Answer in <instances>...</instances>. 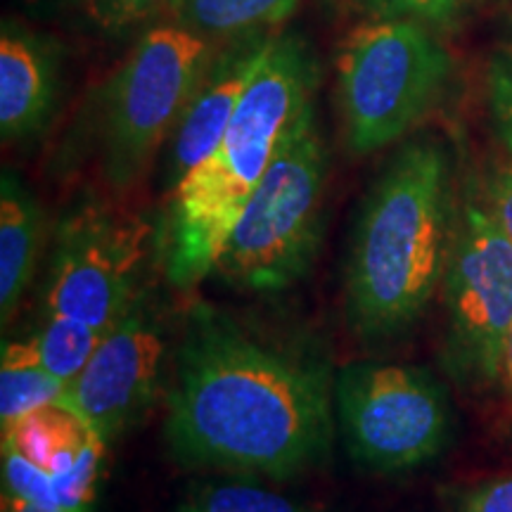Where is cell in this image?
<instances>
[{
	"instance_id": "cell-5",
	"label": "cell",
	"mask_w": 512,
	"mask_h": 512,
	"mask_svg": "<svg viewBox=\"0 0 512 512\" xmlns=\"http://www.w3.org/2000/svg\"><path fill=\"white\" fill-rule=\"evenodd\" d=\"M451 57L422 22L377 17L358 24L337 55L344 143L370 155L411 133L434 110Z\"/></svg>"
},
{
	"instance_id": "cell-26",
	"label": "cell",
	"mask_w": 512,
	"mask_h": 512,
	"mask_svg": "<svg viewBox=\"0 0 512 512\" xmlns=\"http://www.w3.org/2000/svg\"><path fill=\"white\" fill-rule=\"evenodd\" d=\"M496 387L505 394V399L512 401V323H510V328H508V332H505V339H503Z\"/></svg>"
},
{
	"instance_id": "cell-13",
	"label": "cell",
	"mask_w": 512,
	"mask_h": 512,
	"mask_svg": "<svg viewBox=\"0 0 512 512\" xmlns=\"http://www.w3.org/2000/svg\"><path fill=\"white\" fill-rule=\"evenodd\" d=\"M41 245V207L17 174L0 178V318L17 311L36 268Z\"/></svg>"
},
{
	"instance_id": "cell-20",
	"label": "cell",
	"mask_w": 512,
	"mask_h": 512,
	"mask_svg": "<svg viewBox=\"0 0 512 512\" xmlns=\"http://www.w3.org/2000/svg\"><path fill=\"white\" fill-rule=\"evenodd\" d=\"M489 107L498 136L512 155V46H503L491 57Z\"/></svg>"
},
{
	"instance_id": "cell-8",
	"label": "cell",
	"mask_w": 512,
	"mask_h": 512,
	"mask_svg": "<svg viewBox=\"0 0 512 512\" xmlns=\"http://www.w3.org/2000/svg\"><path fill=\"white\" fill-rule=\"evenodd\" d=\"M444 287L448 368L460 382L494 387L512 323V242L486 204L463 207Z\"/></svg>"
},
{
	"instance_id": "cell-15",
	"label": "cell",
	"mask_w": 512,
	"mask_h": 512,
	"mask_svg": "<svg viewBox=\"0 0 512 512\" xmlns=\"http://www.w3.org/2000/svg\"><path fill=\"white\" fill-rule=\"evenodd\" d=\"M302 0H166L169 22L207 38L268 31L294 15Z\"/></svg>"
},
{
	"instance_id": "cell-7",
	"label": "cell",
	"mask_w": 512,
	"mask_h": 512,
	"mask_svg": "<svg viewBox=\"0 0 512 512\" xmlns=\"http://www.w3.org/2000/svg\"><path fill=\"white\" fill-rule=\"evenodd\" d=\"M335 413L349 458L380 475L415 470L444 451L451 408L422 368L358 361L335 377Z\"/></svg>"
},
{
	"instance_id": "cell-4",
	"label": "cell",
	"mask_w": 512,
	"mask_h": 512,
	"mask_svg": "<svg viewBox=\"0 0 512 512\" xmlns=\"http://www.w3.org/2000/svg\"><path fill=\"white\" fill-rule=\"evenodd\" d=\"M328 150L313 102L285 133L240 219L216 259L214 273L254 294L297 285L316 261L323 240Z\"/></svg>"
},
{
	"instance_id": "cell-18",
	"label": "cell",
	"mask_w": 512,
	"mask_h": 512,
	"mask_svg": "<svg viewBox=\"0 0 512 512\" xmlns=\"http://www.w3.org/2000/svg\"><path fill=\"white\" fill-rule=\"evenodd\" d=\"M176 512H311L290 498L249 482H200L185 491Z\"/></svg>"
},
{
	"instance_id": "cell-6",
	"label": "cell",
	"mask_w": 512,
	"mask_h": 512,
	"mask_svg": "<svg viewBox=\"0 0 512 512\" xmlns=\"http://www.w3.org/2000/svg\"><path fill=\"white\" fill-rule=\"evenodd\" d=\"M214 53V38L164 22L147 29L112 74L102 91L100 140L114 188L124 190L143 176Z\"/></svg>"
},
{
	"instance_id": "cell-19",
	"label": "cell",
	"mask_w": 512,
	"mask_h": 512,
	"mask_svg": "<svg viewBox=\"0 0 512 512\" xmlns=\"http://www.w3.org/2000/svg\"><path fill=\"white\" fill-rule=\"evenodd\" d=\"M3 489L5 494L19 496L29 503L60 510L53 477L10 446H3Z\"/></svg>"
},
{
	"instance_id": "cell-1",
	"label": "cell",
	"mask_w": 512,
	"mask_h": 512,
	"mask_svg": "<svg viewBox=\"0 0 512 512\" xmlns=\"http://www.w3.org/2000/svg\"><path fill=\"white\" fill-rule=\"evenodd\" d=\"M174 366L164 437L178 465L287 479L328 458L335 382L311 351L195 304Z\"/></svg>"
},
{
	"instance_id": "cell-16",
	"label": "cell",
	"mask_w": 512,
	"mask_h": 512,
	"mask_svg": "<svg viewBox=\"0 0 512 512\" xmlns=\"http://www.w3.org/2000/svg\"><path fill=\"white\" fill-rule=\"evenodd\" d=\"M67 387L43 368L34 339L3 344L0 363V427L8 430L24 415L60 403Z\"/></svg>"
},
{
	"instance_id": "cell-2",
	"label": "cell",
	"mask_w": 512,
	"mask_h": 512,
	"mask_svg": "<svg viewBox=\"0 0 512 512\" xmlns=\"http://www.w3.org/2000/svg\"><path fill=\"white\" fill-rule=\"evenodd\" d=\"M453 238L446 150L411 140L384 164L358 211L344 268L351 330L384 339L411 328L444 280Z\"/></svg>"
},
{
	"instance_id": "cell-9",
	"label": "cell",
	"mask_w": 512,
	"mask_h": 512,
	"mask_svg": "<svg viewBox=\"0 0 512 512\" xmlns=\"http://www.w3.org/2000/svg\"><path fill=\"white\" fill-rule=\"evenodd\" d=\"M140 230L83 204L57 228L46 283V313L86 323L105 335L136 297Z\"/></svg>"
},
{
	"instance_id": "cell-17",
	"label": "cell",
	"mask_w": 512,
	"mask_h": 512,
	"mask_svg": "<svg viewBox=\"0 0 512 512\" xmlns=\"http://www.w3.org/2000/svg\"><path fill=\"white\" fill-rule=\"evenodd\" d=\"M31 339L43 368L69 389L98 349L102 332L79 320L46 313V320Z\"/></svg>"
},
{
	"instance_id": "cell-24",
	"label": "cell",
	"mask_w": 512,
	"mask_h": 512,
	"mask_svg": "<svg viewBox=\"0 0 512 512\" xmlns=\"http://www.w3.org/2000/svg\"><path fill=\"white\" fill-rule=\"evenodd\" d=\"M486 207L512 242V164L496 166L486 181Z\"/></svg>"
},
{
	"instance_id": "cell-12",
	"label": "cell",
	"mask_w": 512,
	"mask_h": 512,
	"mask_svg": "<svg viewBox=\"0 0 512 512\" xmlns=\"http://www.w3.org/2000/svg\"><path fill=\"white\" fill-rule=\"evenodd\" d=\"M60 93V48L5 19L0 31V136L3 143L36 138L53 117Z\"/></svg>"
},
{
	"instance_id": "cell-21",
	"label": "cell",
	"mask_w": 512,
	"mask_h": 512,
	"mask_svg": "<svg viewBox=\"0 0 512 512\" xmlns=\"http://www.w3.org/2000/svg\"><path fill=\"white\" fill-rule=\"evenodd\" d=\"M164 5L166 0H93L83 12L95 29L114 34L143 22Z\"/></svg>"
},
{
	"instance_id": "cell-11",
	"label": "cell",
	"mask_w": 512,
	"mask_h": 512,
	"mask_svg": "<svg viewBox=\"0 0 512 512\" xmlns=\"http://www.w3.org/2000/svg\"><path fill=\"white\" fill-rule=\"evenodd\" d=\"M271 41L273 36H268V31H249L228 38L226 46L216 48L171 133L166 166V181L171 190L216 150L242 95L259 72Z\"/></svg>"
},
{
	"instance_id": "cell-25",
	"label": "cell",
	"mask_w": 512,
	"mask_h": 512,
	"mask_svg": "<svg viewBox=\"0 0 512 512\" xmlns=\"http://www.w3.org/2000/svg\"><path fill=\"white\" fill-rule=\"evenodd\" d=\"M19 3L34 17H57L64 12L86 10L93 0H19Z\"/></svg>"
},
{
	"instance_id": "cell-22",
	"label": "cell",
	"mask_w": 512,
	"mask_h": 512,
	"mask_svg": "<svg viewBox=\"0 0 512 512\" xmlns=\"http://www.w3.org/2000/svg\"><path fill=\"white\" fill-rule=\"evenodd\" d=\"M451 503L453 512H512V475L460 489Z\"/></svg>"
},
{
	"instance_id": "cell-10",
	"label": "cell",
	"mask_w": 512,
	"mask_h": 512,
	"mask_svg": "<svg viewBox=\"0 0 512 512\" xmlns=\"http://www.w3.org/2000/svg\"><path fill=\"white\" fill-rule=\"evenodd\" d=\"M164 351L162 313L138 292L117 323L102 335L88 366L60 403L110 444L136 425L155 401Z\"/></svg>"
},
{
	"instance_id": "cell-27",
	"label": "cell",
	"mask_w": 512,
	"mask_h": 512,
	"mask_svg": "<svg viewBox=\"0 0 512 512\" xmlns=\"http://www.w3.org/2000/svg\"><path fill=\"white\" fill-rule=\"evenodd\" d=\"M3 512H69V510L43 508V505L29 503V501H24V498L5 494V491H3Z\"/></svg>"
},
{
	"instance_id": "cell-3",
	"label": "cell",
	"mask_w": 512,
	"mask_h": 512,
	"mask_svg": "<svg viewBox=\"0 0 512 512\" xmlns=\"http://www.w3.org/2000/svg\"><path fill=\"white\" fill-rule=\"evenodd\" d=\"M316 81V60L302 38L273 36L216 150L171 190L159 228V259L178 290L214 273L230 230L285 133L313 102Z\"/></svg>"
},
{
	"instance_id": "cell-23",
	"label": "cell",
	"mask_w": 512,
	"mask_h": 512,
	"mask_svg": "<svg viewBox=\"0 0 512 512\" xmlns=\"http://www.w3.org/2000/svg\"><path fill=\"white\" fill-rule=\"evenodd\" d=\"M375 17L415 19V22H444L451 17L460 0H366Z\"/></svg>"
},
{
	"instance_id": "cell-14",
	"label": "cell",
	"mask_w": 512,
	"mask_h": 512,
	"mask_svg": "<svg viewBox=\"0 0 512 512\" xmlns=\"http://www.w3.org/2000/svg\"><path fill=\"white\" fill-rule=\"evenodd\" d=\"M95 439L102 437L62 403L38 408L3 430V446L15 448L31 463L43 467L53 477V484L74 470Z\"/></svg>"
}]
</instances>
